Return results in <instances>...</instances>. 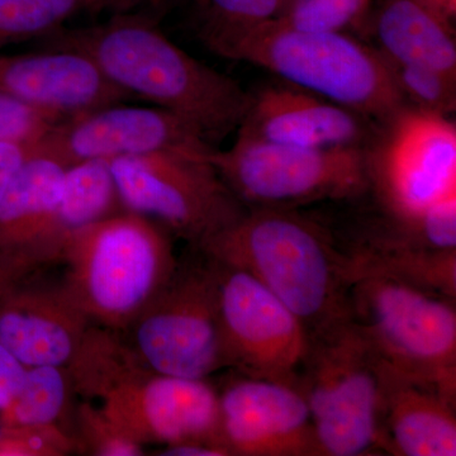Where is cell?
I'll use <instances>...</instances> for the list:
<instances>
[{
  "label": "cell",
  "instance_id": "6da1fadb",
  "mask_svg": "<svg viewBox=\"0 0 456 456\" xmlns=\"http://www.w3.org/2000/svg\"><path fill=\"white\" fill-rule=\"evenodd\" d=\"M40 40L83 53L117 88L175 114L211 143L236 132L250 103L239 83L180 49L146 18L118 14L101 25L60 27Z\"/></svg>",
  "mask_w": 456,
  "mask_h": 456
},
{
  "label": "cell",
  "instance_id": "7a4b0ae2",
  "mask_svg": "<svg viewBox=\"0 0 456 456\" xmlns=\"http://www.w3.org/2000/svg\"><path fill=\"white\" fill-rule=\"evenodd\" d=\"M244 270L314 331L349 316V270L329 232L293 208L251 207L198 246Z\"/></svg>",
  "mask_w": 456,
  "mask_h": 456
},
{
  "label": "cell",
  "instance_id": "3957f363",
  "mask_svg": "<svg viewBox=\"0 0 456 456\" xmlns=\"http://www.w3.org/2000/svg\"><path fill=\"white\" fill-rule=\"evenodd\" d=\"M203 40L216 55L259 66L370 121H387L406 106L379 51L342 32L305 31L274 20Z\"/></svg>",
  "mask_w": 456,
  "mask_h": 456
},
{
  "label": "cell",
  "instance_id": "277c9868",
  "mask_svg": "<svg viewBox=\"0 0 456 456\" xmlns=\"http://www.w3.org/2000/svg\"><path fill=\"white\" fill-rule=\"evenodd\" d=\"M64 285L92 325L126 332L158 298L179 263L160 224L131 211L69 237Z\"/></svg>",
  "mask_w": 456,
  "mask_h": 456
},
{
  "label": "cell",
  "instance_id": "5b68a950",
  "mask_svg": "<svg viewBox=\"0 0 456 456\" xmlns=\"http://www.w3.org/2000/svg\"><path fill=\"white\" fill-rule=\"evenodd\" d=\"M83 398L141 445L203 444L222 449L218 392L206 380L156 373L128 342L104 347L84 375Z\"/></svg>",
  "mask_w": 456,
  "mask_h": 456
},
{
  "label": "cell",
  "instance_id": "8992f818",
  "mask_svg": "<svg viewBox=\"0 0 456 456\" xmlns=\"http://www.w3.org/2000/svg\"><path fill=\"white\" fill-rule=\"evenodd\" d=\"M454 302L373 273L350 277L349 316L378 362L452 399L456 395Z\"/></svg>",
  "mask_w": 456,
  "mask_h": 456
},
{
  "label": "cell",
  "instance_id": "52a82bcc",
  "mask_svg": "<svg viewBox=\"0 0 456 456\" xmlns=\"http://www.w3.org/2000/svg\"><path fill=\"white\" fill-rule=\"evenodd\" d=\"M298 388L310 407L323 456L386 452L378 359L350 316L311 332Z\"/></svg>",
  "mask_w": 456,
  "mask_h": 456
},
{
  "label": "cell",
  "instance_id": "ba28073f",
  "mask_svg": "<svg viewBox=\"0 0 456 456\" xmlns=\"http://www.w3.org/2000/svg\"><path fill=\"white\" fill-rule=\"evenodd\" d=\"M236 134L209 160L242 204L293 208L369 191L367 146L307 149Z\"/></svg>",
  "mask_w": 456,
  "mask_h": 456
},
{
  "label": "cell",
  "instance_id": "9c48e42d",
  "mask_svg": "<svg viewBox=\"0 0 456 456\" xmlns=\"http://www.w3.org/2000/svg\"><path fill=\"white\" fill-rule=\"evenodd\" d=\"M178 265L173 278L127 330L128 344L156 373L206 380L226 368L215 263Z\"/></svg>",
  "mask_w": 456,
  "mask_h": 456
},
{
  "label": "cell",
  "instance_id": "30bf717a",
  "mask_svg": "<svg viewBox=\"0 0 456 456\" xmlns=\"http://www.w3.org/2000/svg\"><path fill=\"white\" fill-rule=\"evenodd\" d=\"M209 159L161 151L110 165L126 211L151 218L198 248L246 209Z\"/></svg>",
  "mask_w": 456,
  "mask_h": 456
},
{
  "label": "cell",
  "instance_id": "8fae6325",
  "mask_svg": "<svg viewBox=\"0 0 456 456\" xmlns=\"http://www.w3.org/2000/svg\"><path fill=\"white\" fill-rule=\"evenodd\" d=\"M367 146L369 189L389 218L407 220L456 196V126L403 106Z\"/></svg>",
  "mask_w": 456,
  "mask_h": 456
},
{
  "label": "cell",
  "instance_id": "7c38bea8",
  "mask_svg": "<svg viewBox=\"0 0 456 456\" xmlns=\"http://www.w3.org/2000/svg\"><path fill=\"white\" fill-rule=\"evenodd\" d=\"M211 260L217 273L226 368L242 377L298 388L310 345L307 327L244 270Z\"/></svg>",
  "mask_w": 456,
  "mask_h": 456
},
{
  "label": "cell",
  "instance_id": "4fadbf2b",
  "mask_svg": "<svg viewBox=\"0 0 456 456\" xmlns=\"http://www.w3.org/2000/svg\"><path fill=\"white\" fill-rule=\"evenodd\" d=\"M41 147L68 167L161 151L211 158L216 150L194 126L169 110L123 103L66 117L41 140Z\"/></svg>",
  "mask_w": 456,
  "mask_h": 456
},
{
  "label": "cell",
  "instance_id": "5bb4252c",
  "mask_svg": "<svg viewBox=\"0 0 456 456\" xmlns=\"http://www.w3.org/2000/svg\"><path fill=\"white\" fill-rule=\"evenodd\" d=\"M228 456H323L310 407L296 387L241 377L218 393Z\"/></svg>",
  "mask_w": 456,
  "mask_h": 456
},
{
  "label": "cell",
  "instance_id": "9a60e30c",
  "mask_svg": "<svg viewBox=\"0 0 456 456\" xmlns=\"http://www.w3.org/2000/svg\"><path fill=\"white\" fill-rule=\"evenodd\" d=\"M250 103L236 134L278 145L330 149L368 146L370 119L292 84H270Z\"/></svg>",
  "mask_w": 456,
  "mask_h": 456
},
{
  "label": "cell",
  "instance_id": "2e32d148",
  "mask_svg": "<svg viewBox=\"0 0 456 456\" xmlns=\"http://www.w3.org/2000/svg\"><path fill=\"white\" fill-rule=\"evenodd\" d=\"M90 325L64 283L18 278L0 290V344L27 368L68 367Z\"/></svg>",
  "mask_w": 456,
  "mask_h": 456
},
{
  "label": "cell",
  "instance_id": "e0dca14e",
  "mask_svg": "<svg viewBox=\"0 0 456 456\" xmlns=\"http://www.w3.org/2000/svg\"><path fill=\"white\" fill-rule=\"evenodd\" d=\"M0 94L61 117L125 103L131 98L88 57L64 49L0 53Z\"/></svg>",
  "mask_w": 456,
  "mask_h": 456
},
{
  "label": "cell",
  "instance_id": "ac0fdd59",
  "mask_svg": "<svg viewBox=\"0 0 456 456\" xmlns=\"http://www.w3.org/2000/svg\"><path fill=\"white\" fill-rule=\"evenodd\" d=\"M379 370V424L384 449L403 456H455V399L428 384Z\"/></svg>",
  "mask_w": 456,
  "mask_h": 456
},
{
  "label": "cell",
  "instance_id": "d6986e66",
  "mask_svg": "<svg viewBox=\"0 0 456 456\" xmlns=\"http://www.w3.org/2000/svg\"><path fill=\"white\" fill-rule=\"evenodd\" d=\"M68 165L38 147L0 200V272L11 281L33 270Z\"/></svg>",
  "mask_w": 456,
  "mask_h": 456
},
{
  "label": "cell",
  "instance_id": "ffe728a7",
  "mask_svg": "<svg viewBox=\"0 0 456 456\" xmlns=\"http://www.w3.org/2000/svg\"><path fill=\"white\" fill-rule=\"evenodd\" d=\"M342 251L349 279L358 273H373L455 301L456 250L432 248L392 220L386 230L370 233Z\"/></svg>",
  "mask_w": 456,
  "mask_h": 456
},
{
  "label": "cell",
  "instance_id": "44dd1931",
  "mask_svg": "<svg viewBox=\"0 0 456 456\" xmlns=\"http://www.w3.org/2000/svg\"><path fill=\"white\" fill-rule=\"evenodd\" d=\"M110 161L88 160L66 169L61 193L40 244L33 269L61 260L69 237L77 231L123 211Z\"/></svg>",
  "mask_w": 456,
  "mask_h": 456
},
{
  "label": "cell",
  "instance_id": "7402d4cb",
  "mask_svg": "<svg viewBox=\"0 0 456 456\" xmlns=\"http://www.w3.org/2000/svg\"><path fill=\"white\" fill-rule=\"evenodd\" d=\"M378 51L402 62L456 77V41L448 20L419 0H393L377 22Z\"/></svg>",
  "mask_w": 456,
  "mask_h": 456
},
{
  "label": "cell",
  "instance_id": "603a6c76",
  "mask_svg": "<svg viewBox=\"0 0 456 456\" xmlns=\"http://www.w3.org/2000/svg\"><path fill=\"white\" fill-rule=\"evenodd\" d=\"M73 391L66 367L41 365L27 370L16 399L0 411V428L57 424Z\"/></svg>",
  "mask_w": 456,
  "mask_h": 456
},
{
  "label": "cell",
  "instance_id": "cb8c5ba5",
  "mask_svg": "<svg viewBox=\"0 0 456 456\" xmlns=\"http://www.w3.org/2000/svg\"><path fill=\"white\" fill-rule=\"evenodd\" d=\"M113 0H0V49L40 40L86 9L110 7Z\"/></svg>",
  "mask_w": 456,
  "mask_h": 456
},
{
  "label": "cell",
  "instance_id": "d4e9b609",
  "mask_svg": "<svg viewBox=\"0 0 456 456\" xmlns=\"http://www.w3.org/2000/svg\"><path fill=\"white\" fill-rule=\"evenodd\" d=\"M382 57L406 106L445 117L455 112V75L444 73L428 65Z\"/></svg>",
  "mask_w": 456,
  "mask_h": 456
},
{
  "label": "cell",
  "instance_id": "484cf974",
  "mask_svg": "<svg viewBox=\"0 0 456 456\" xmlns=\"http://www.w3.org/2000/svg\"><path fill=\"white\" fill-rule=\"evenodd\" d=\"M77 452L95 456H139L143 445L131 439L101 407L86 399L77 408Z\"/></svg>",
  "mask_w": 456,
  "mask_h": 456
},
{
  "label": "cell",
  "instance_id": "4316f807",
  "mask_svg": "<svg viewBox=\"0 0 456 456\" xmlns=\"http://www.w3.org/2000/svg\"><path fill=\"white\" fill-rule=\"evenodd\" d=\"M74 452V435L59 424L0 428V456H64Z\"/></svg>",
  "mask_w": 456,
  "mask_h": 456
},
{
  "label": "cell",
  "instance_id": "83f0119b",
  "mask_svg": "<svg viewBox=\"0 0 456 456\" xmlns=\"http://www.w3.org/2000/svg\"><path fill=\"white\" fill-rule=\"evenodd\" d=\"M367 0H294L284 23L305 31L342 32Z\"/></svg>",
  "mask_w": 456,
  "mask_h": 456
},
{
  "label": "cell",
  "instance_id": "f1b7e54d",
  "mask_svg": "<svg viewBox=\"0 0 456 456\" xmlns=\"http://www.w3.org/2000/svg\"><path fill=\"white\" fill-rule=\"evenodd\" d=\"M64 118L0 94V140L40 142Z\"/></svg>",
  "mask_w": 456,
  "mask_h": 456
},
{
  "label": "cell",
  "instance_id": "f546056e",
  "mask_svg": "<svg viewBox=\"0 0 456 456\" xmlns=\"http://www.w3.org/2000/svg\"><path fill=\"white\" fill-rule=\"evenodd\" d=\"M212 20L203 36L274 20L284 0H208Z\"/></svg>",
  "mask_w": 456,
  "mask_h": 456
},
{
  "label": "cell",
  "instance_id": "4dcf8cb0",
  "mask_svg": "<svg viewBox=\"0 0 456 456\" xmlns=\"http://www.w3.org/2000/svg\"><path fill=\"white\" fill-rule=\"evenodd\" d=\"M40 142L26 141L0 140V200L4 197L9 185L22 169L26 161L40 147Z\"/></svg>",
  "mask_w": 456,
  "mask_h": 456
},
{
  "label": "cell",
  "instance_id": "1f68e13d",
  "mask_svg": "<svg viewBox=\"0 0 456 456\" xmlns=\"http://www.w3.org/2000/svg\"><path fill=\"white\" fill-rule=\"evenodd\" d=\"M28 368L0 344V411L16 399L25 383Z\"/></svg>",
  "mask_w": 456,
  "mask_h": 456
},
{
  "label": "cell",
  "instance_id": "d6a6232c",
  "mask_svg": "<svg viewBox=\"0 0 456 456\" xmlns=\"http://www.w3.org/2000/svg\"><path fill=\"white\" fill-rule=\"evenodd\" d=\"M161 455L167 456H226L222 450L203 444H179L165 446Z\"/></svg>",
  "mask_w": 456,
  "mask_h": 456
},
{
  "label": "cell",
  "instance_id": "836d02e7",
  "mask_svg": "<svg viewBox=\"0 0 456 456\" xmlns=\"http://www.w3.org/2000/svg\"><path fill=\"white\" fill-rule=\"evenodd\" d=\"M141 0H113L112 7L119 9V11H125L136 5Z\"/></svg>",
  "mask_w": 456,
  "mask_h": 456
},
{
  "label": "cell",
  "instance_id": "e575fe53",
  "mask_svg": "<svg viewBox=\"0 0 456 456\" xmlns=\"http://www.w3.org/2000/svg\"><path fill=\"white\" fill-rule=\"evenodd\" d=\"M9 281L8 275L5 273L0 272V290L4 287V284Z\"/></svg>",
  "mask_w": 456,
  "mask_h": 456
}]
</instances>
